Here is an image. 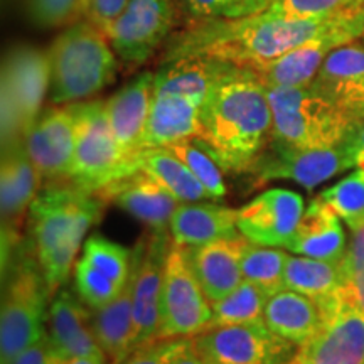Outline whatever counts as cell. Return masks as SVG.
I'll return each mask as SVG.
<instances>
[{
    "instance_id": "cell-16",
    "label": "cell",
    "mask_w": 364,
    "mask_h": 364,
    "mask_svg": "<svg viewBox=\"0 0 364 364\" xmlns=\"http://www.w3.org/2000/svg\"><path fill=\"white\" fill-rule=\"evenodd\" d=\"M43 176L27 154L24 142L2 150L0 167V206H2V258L4 262L21 245V221L38 198Z\"/></svg>"
},
{
    "instance_id": "cell-42",
    "label": "cell",
    "mask_w": 364,
    "mask_h": 364,
    "mask_svg": "<svg viewBox=\"0 0 364 364\" xmlns=\"http://www.w3.org/2000/svg\"><path fill=\"white\" fill-rule=\"evenodd\" d=\"M58 359L54 356L51 344H49L48 332L41 338L38 343L29 346L21 354L11 359L7 364H56Z\"/></svg>"
},
{
    "instance_id": "cell-17",
    "label": "cell",
    "mask_w": 364,
    "mask_h": 364,
    "mask_svg": "<svg viewBox=\"0 0 364 364\" xmlns=\"http://www.w3.org/2000/svg\"><path fill=\"white\" fill-rule=\"evenodd\" d=\"M304 211L306 204L299 193L268 189L238 209V231L263 247L289 248Z\"/></svg>"
},
{
    "instance_id": "cell-10",
    "label": "cell",
    "mask_w": 364,
    "mask_h": 364,
    "mask_svg": "<svg viewBox=\"0 0 364 364\" xmlns=\"http://www.w3.org/2000/svg\"><path fill=\"white\" fill-rule=\"evenodd\" d=\"M193 346L206 364H287L299 346L277 336L265 321L209 327Z\"/></svg>"
},
{
    "instance_id": "cell-9",
    "label": "cell",
    "mask_w": 364,
    "mask_h": 364,
    "mask_svg": "<svg viewBox=\"0 0 364 364\" xmlns=\"http://www.w3.org/2000/svg\"><path fill=\"white\" fill-rule=\"evenodd\" d=\"M351 167H354L351 136L324 149H300L272 139L250 167L248 174L257 186L285 179L312 191Z\"/></svg>"
},
{
    "instance_id": "cell-46",
    "label": "cell",
    "mask_w": 364,
    "mask_h": 364,
    "mask_svg": "<svg viewBox=\"0 0 364 364\" xmlns=\"http://www.w3.org/2000/svg\"><path fill=\"white\" fill-rule=\"evenodd\" d=\"M56 364H112V363L107 354L100 353V354H93V356L73 358V359H66V361H58Z\"/></svg>"
},
{
    "instance_id": "cell-20",
    "label": "cell",
    "mask_w": 364,
    "mask_h": 364,
    "mask_svg": "<svg viewBox=\"0 0 364 364\" xmlns=\"http://www.w3.org/2000/svg\"><path fill=\"white\" fill-rule=\"evenodd\" d=\"M154 95V73L136 75L107 100L108 120L130 174L136 171V157L144 150L150 105Z\"/></svg>"
},
{
    "instance_id": "cell-38",
    "label": "cell",
    "mask_w": 364,
    "mask_h": 364,
    "mask_svg": "<svg viewBox=\"0 0 364 364\" xmlns=\"http://www.w3.org/2000/svg\"><path fill=\"white\" fill-rule=\"evenodd\" d=\"M364 6V0H273L268 11L289 19L331 17Z\"/></svg>"
},
{
    "instance_id": "cell-14",
    "label": "cell",
    "mask_w": 364,
    "mask_h": 364,
    "mask_svg": "<svg viewBox=\"0 0 364 364\" xmlns=\"http://www.w3.org/2000/svg\"><path fill=\"white\" fill-rule=\"evenodd\" d=\"M364 34V6L354 11L343 24L318 36L309 43L299 46L284 56L253 66L252 70L260 76L267 86H307L324 65L327 56L353 43Z\"/></svg>"
},
{
    "instance_id": "cell-33",
    "label": "cell",
    "mask_w": 364,
    "mask_h": 364,
    "mask_svg": "<svg viewBox=\"0 0 364 364\" xmlns=\"http://www.w3.org/2000/svg\"><path fill=\"white\" fill-rule=\"evenodd\" d=\"M272 295L253 282L245 280L225 299L211 304V327L245 324V322L262 321L267 302Z\"/></svg>"
},
{
    "instance_id": "cell-19",
    "label": "cell",
    "mask_w": 364,
    "mask_h": 364,
    "mask_svg": "<svg viewBox=\"0 0 364 364\" xmlns=\"http://www.w3.org/2000/svg\"><path fill=\"white\" fill-rule=\"evenodd\" d=\"M49 58L33 46H17L7 54L2 68V91L12 98L19 113L24 136L43 112L49 95Z\"/></svg>"
},
{
    "instance_id": "cell-23",
    "label": "cell",
    "mask_w": 364,
    "mask_h": 364,
    "mask_svg": "<svg viewBox=\"0 0 364 364\" xmlns=\"http://www.w3.org/2000/svg\"><path fill=\"white\" fill-rule=\"evenodd\" d=\"M70 290L59 289L48 311L49 344L58 361L103 353L93 332V312Z\"/></svg>"
},
{
    "instance_id": "cell-40",
    "label": "cell",
    "mask_w": 364,
    "mask_h": 364,
    "mask_svg": "<svg viewBox=\"0 0 364 364\" xmlns=\"http://www.w3.org/2000/svg\"><path fill=\"white\" fill-rule=\"evenodd\" d=\"M127 4L129 0H85L83 17L105 33L122 16Z\"/></svg>"
},
{
    "instance_id": "cell-22",
    "label": "cell",
    "mask_w": 364,
    "mask_h": 364,
    "mask_svg": "<svg viewBox=\"0 0 364 364\" xmlns=\"http://www.w3.org/2000/svg\"><path fill=\"white\" fill-rule=\"evenodd\" d=\"M98 194L152 231H169L172 216L181 204L171 191L144 171H135L110 182Z\"/></svg>"
},
{
    "instance_id": "cell-24",
    "label": "cell",
    "mask_w": 364,
    "mask_h": 364,
    "mask_svg": "<svg viewBox=\"0 0 364 364\" xmlns=\"http://www.w3.org/2000/svg\"><path fill=\"white\" fill-rule=\"evenodd\" d=\"M243 243L245 236L240 233L233 238H223L201 247L186 248L196 279L211 304L225 299L243 282Z\"/></svg>"
},
{
    "instance_id": "cell-36",
    "label": "cell",
    "mask_w": 364,
    "mask_h": 364,
    "mask_svg": "<svg viewBox=\"0 0 364 364\" xmlns=\"http://www.w3.org/2000/svg\"><path fill=\"white\" fill-rule=\"evenodd\" d=\"M272 4L273 0H177L191 22L243 19L268 11Z\"/></svg>"
},
{
    "instance_id": "cell-12",
    "label": "cell",
    "mask_w": 364,
    "mask_h": 364,
    "mask_svg": "<svg viewBox=\"0 0 364 364\" xmlns=\"http://www.w3.org/2000/svg\"><path fill=\"white\" fill-rule=\"evenodd\" d=\"M177 21L176 0H129L125 11L105 31L125 66H142L169 38Z\"/></svg>"
},
{
    "instance_id": "cell-25",
    "label": "cell",
    "mask_w": 364,
    "mask_h": 364,
    "mask_svg": "<svg viewBox=\"0 0 364 364\" xmlns=\"http://www.w3.org/2000/svg\"><path fill=\"white\" fill-rule=\"evenodd\" d=\"M203 102L179 93L154 91L147 130L144 135L145 149H162L198 139L201 134Z\"/></svg>"
},
{
    "instance_id": "cell-15",
    "label": "cell",
    "mask_w": 364,
    "mask_h": 364,
    "mask_svg": "<svg viewBox=\"0 0 364 364\" xmlns=\"http://www.w3.org/2000/svg\"><path fill=\"white\" fill-rule=\"evenodd\" d=\"M132 277V252L102 235H91L75 265L78 297L91 311L110 304Z\"/></svg>"
},
{
    "instance_id": "cell-32",
    "label": "cell",
    "mask_w": 364,
    "mask_h": 364,
    "mask_svg": "<svg viewBox=\"0 0 364 364\" xmlns=\"http://www.w3.org/2000/svg\"><path fill=\"white\" fill-rule=\"evenodd\" d=\"M289 253L275 247H263L245 238L241 250L243 279L262 287L267 294L285 289V265Z\"/></svg>"
},
{
    "instance_id": "cell-31",
    "label": "cell",
    "mask_w": 364,
    "mask_h": 364,
    "mask_svg": "<svg viewBox=\"0 0 364 364\" xmlns=\"http://www.w3.org/2000/svg\"><path fill=\"white\" fill-rule=\"evenodd\" d=\"M344 272L341 263L317 260V258L289 255L285 265V289L326 302L341 294Z\"/></svg>"
},
{
    "instance_id": "cell-3",
    "label": "cell",
    "mask_w": 364,
    "mask_h": 364,
    "mask_svg": "<svg viewBox=\"0 0 364 364\" xmlns=\"http://www.w3.org/2000/svg\"><path fill=\"white\" fill-rule=\"evenodd\" d=\"M105 203L98 193L58 181L48 182L31 204V243L51 295L70 279L76 255L90 228L102 218Z\"/></svg>"
},
{
    "instance_id": "cell-43",
    "label": "cell",
    "mask_w": 364,
    "mask_h": 364,
    "mask_svg": "<svg viewBox=\"0 0 364 364\" xmlns=\"http://www.w3.org/2000/svg\"><path fill=\"white\" fill-rule=\"evenodd\" d=\"M343 295L348 302H351L358 311L364 314V272L346 277L343 285Z\"/></svg>"
},
{
    "instance_id": "cell-8",
    "label": "cell",
    "mask_w": 364,
    "mask_h": 364,
    "mask_svg": "<svg viewBox=\"0 0 364 364\" xmlns=\"http://www.w3.org/2000/svg\"><path fill=\"white\" fill-rule=\"evenodd\" d=\"M213 307L189 263L188 250L172 243L166 258L157 339L194 338L211 327Z\"/></svg>"
},
{
    "instance_id": "cell-21",
    "label": "cell",
    "mask_w": 364,
    "mask_h": 364,
    "mask_svg": "<svg viewBox=\"0 0 364 364\" xmlns=\"http://www.w3.org/2000/svg\"><path fill=\"white\" fill-rule=\"evenodd\" d=\"M311 86L351 120L364 122V48L349 43L334 49Z\"/></svg>"
},
{
    "instance_id": "cell-47",
    "label": "cell",
    "mask_w": 364,
    "mask_h": 364,
    "mask_svg": "<svg viewBox=\"0 0 364 364\" xmlns=\"http://www.w3.org/2000/svg\"><path fill=\"white\" fill-rule=\"evenodd\" d=\"M363 38H364V34H363Z\"/></svg>"
},
{
    "instance_id": "cell-34",
    "label": "cell",
    "mask_w": 364,
    "mask_h": 364,
    "mask_svg": "<svg viewBox=\"0 0 364 364\" xmlns=\"http://www.w3.org/2000/svg\"><path fill=\"white\" fill-rule=\"evenodd\" d=\"M321 199L351 231L364 226V169L346 176L321 193Z\"/></svg>"
},
{
    "instance_id": "cell-45",
    "label": "cell",
    "mask_w": 364,
    "mask_h": 364,
    "mask_svg": "<svg viewBox=\"0 0 364 364\" xmlns=\"http://www.w3.org/2000/svg\"><path fill=\"white\" fill-rule=\"evenodd\" d=\"M171 364H206V361H204V359L198 354V351H196L193 346V339H191L189 344L177 354L174 361Z\"/></svg>"
},
{
    "instance_id": "cell-27",
    "label": "cell",
    "mask_w": 364,
    "mask_h": 364,
    "mask_svg": "<svg viewBox=\"0 0 364 364\" xmlns=\"http://www.w3.org/2000/svg\"><path fill=\"white\" fill-rule=\"evenodd\" d=\"M238 209L215 203H181L171 220L172 243L181 247H201L223 238L240 235Z\"/></svg>"
},
{
    "instance_id": "cell-13",
    "label": "cell",
    "mask_w": 364,
    "mask_h": 364,
    "mask_svg": "<svg viewBox=\"0 0 364 364\" xmlns=\"http://www.w3.org/2000/svg\"><path fill=\"white\" fill-rule=\"evenodd\" d=\"M321 304V329L299 346L287 364H364V314L344 299L343 290Z\"/></svg>"
},
{
    "instance_id": "cell-44",
    "label": "cell",
    "mask_w": 364,
    "mask_h": 364,
    "mask_svg": "<svg viewBox=\"0 0 364 364\" xmlns=\"http://www.w3.org/2000/svg\"><path fill=\"white\" fill-rule=\"evenodd\" d=\"M351 152L354 167L364 169V122L356 127V130L351 135Z\"/></svg>"
},
{
    "instance_id": "cell-37",
    "label": "cell",
    "mask_w": 364,
    "mask_h": 364,
    "mask_svg": "<svg viewBox=\"0 0 364 364\" xmlns=\"http://www.w3.org/2000/svg\"><path fill=\"white\" fill-rule=\"evenodd\" d=\"M85 12V0H26V14L39 29L75 24Z\"/></svg>"
},
{
    "instance_id": "cell-26",
    "label": "cell",
    "mask_w": 364,
    "mask_h": 364,
    "mask_svg": "<svg viewBox=\"0 0 364 364\" xmlns=\"http://www.w3.org/2000/svg\"><path fill=\"white\" fill-rule=\"evenodd\" d=\"M348 240H346L341 218L336 215L321 196L306 206L289 248L295 255L317 258L326 262H343Z\"/></svg>"
},
{
    "instance_id": "cell-2",
    "label": "cell",
    "mask_w": 364,
    "mask_h": 364,
    "mask_svg": "<svg viewBox=\"0 0 364 364\" xmlns=\"http://www.w3.org/2000/svg\"><path fill=\"white\" fill-rule=\"evenodd\" d=\"M273 113L267 85L252 68L233 65L209 91L201 134L223 171L248 172L272 140Z\"/></svg>"
},
{
    "instance_id": "cell-7",
    "label": "cell",
    "mask_w": 364,
    "mask_h": 364,
    "mask_svg": "<svg viewBox=\"0 0 364 364\" xmlns=\"http://www.w3.org/2000/svg\"><path fill=\"white\" fill-rule=\"evenodd\" d=\"M76 122L75 161L70 181L88 193H100L110 182L129 176L130 171L113 135L107 102L70 105Z\"/></svg>"
},
{
    "instance_id": "cell-5",
    "label": "cell",
    "mask_w": 364,
    "mask_h": 364,
    "mask_svg": "<svg viewBox=\"0 0 364 364\" xmlns=\"http://www.w3.org/2000/svg\"><path fill=\"white\" fill-rule=\"evenodd\" d=\"M7 260L9 275L0 312L2 364H7L46 334L48 299L51 297L33 243H21Z\"/></svg>"
},
{
    "instance_id": "cell-39",
    "label": "cell",
    "mask_w": 364,
    "mask_h": 364,
    "mask_svg": "<svg viewBox=\"0 0 364 364\" xmlns=\"http://www.w3.org/2000/svg\"><path fill=\"white\" fill-rule=\"evenodd\" d=\"M193 338L156 339L132 351L120 364H171Z\"/></svg>"
},
{
    "instance_id": "cell-28",
    "label": "cell",
    "mask_w": 364,
    "mask_h": 364,
    "mask_svg": "<svg viewBox=\"0 0 364 364\" xmlns=\"http://www.w3.org/2000/svg\"><path fill=\"white\" fill-rule=\"evenodd\" d=\"M263 321L277 336L302 346L321 329L324 311L312 297L284 289L268 299Z\"/></svg>"
},
{
    "instance_id": "cell-29",
    "label": "cell",
    "mask_w": 364,
    "mask_h": 364,
    "mask_svg": "<svg viewBox=\"0 0 364 364\" xmlns=\"http://www.w3.org/2000/svg\"><path fill=\"white\" fill-rule=\"evenodd\" d=\"M93 332L100 348L112 364H120L130 354L134 338V295L132 277L127 287L107 306L93 311Z\"/></svg>"
},
{
    "instance_id": "cell-6",
    "label": "cell",
    "mask_w": 364,
    "mask_h": 364,
    "mask_svg": "<svg viewBox=\"0 0 364 364\" xmlns=\"http://www.w3.org/2000/svg\"><path fill=\"white\" fill-rule=\"evenodd\" d=\"M273 113L272 139L300 149L344 142L359 125L307 86H267Z\"/></svg>"
},
{
    "instance_id": "cell-18",
    "label": "cell",
    "mask_w": 364,
    "mask_h": 364,
    "mask_svg": "<svg viewBox=\"0 0 364 364\" xmlns=\"http://www.w3.org/2000/svg\"><path fill=\"white\" fill-rule=\"evenodd\" d=\"M24 145L43 181H70L76 149V122L70 105L41 113L26 134Z\"/></svg>"
},
{
    "instance_id": "cell-4",
    "label": "cell",
    "mask_w": 364,
    "mask_h": 364,
    "mask_svg": "<svg viewBox=\"0 0 364 364\" xmlns=\"http://www.w3.org/2000/svg\"><path fill=\"white\" fill-rule=\"evenodd\" d=\"M49 58V100L53 105L85 102L113 83L118 61L107 34L90 21L68 26L54 39Z\"/></svg>"
},
{
    "instance_id": "cell-1",
    "label": "cell",
    "mask_w": 364,
    "mask_h": 364,
    "mask_svg": "<svg viewBox=\"0 0 364 364\" xmlns=\"http://www.w3.org/2000/svg\"><path fill=\"white\" fill-rule=\"evenodd\" d=\"M353 12L314 19H289L265 11L243 19L189 22L184 31L166 44L162 63L203 56L253 68L329 33Z\"/></svg>"
},
{
    "instance_id": "cell-41",
    "label": "cell",
    "mask_w": 364,
    "mask_h": 364,
    "mask_svg": "<svg viewBox=\"0 0 364 364\" xmlns=\"http://www.w3.org/2000/svg\"><path fill=\"white\" fill-rule=\"evenodd\" d=\"M351 240L348 241L346 255L341 262L343 267L344 279L351 277L354 273L364 272V226L351 231Z\"/></svg>"
},
{
    "instance_id": "cell-35",
    "label": "cell",
    "mask_w": 364,
    "mask_h": 364,
    "mask_svg": "<svg viewBox=\"0 0 364 364\" xmlns=\"http://www.w3.org/2000/svg\"><path fill=\"white\" fill-rule=\"evenodd\" d=\"M169 149L174 156L181 159L188 166V169L198 177V181L206 188L211 196V199H221L226 196V184L223 179L221 166L213 157L206 145L199 139L181 140L169 145Z\"/></svg>"
},
{
    "instance_id": "cell-30",
    "label": "cell",
    "mask_w": 364,
    "mask_h": 364,
    "mask_svg": "<svg viewBox=\"0 0 364 364\" xmlns=\"http://www.w3.org/2000/svg\"><path fill=\"white\" fill-rule=\"evenodd\" d=\"M136 171L147 172L167 191L176 196L179 203H194L211 199L206 188L198 181L179 157L169 149H145L136 157Z\"/></svg>"
},
{
    "instance_id": "cell-11",
    "label": "cell",
    "mask_w": 364,
    "mask_h": 364,
    "mask_svg": "<svg viewBox=\"0 0 364 364\" xmlns=\"http://www.w3.org/2000/svg\"><path fill=\"white\" fill-rule=\"evenodd\" d=\"M172 245L169 231H152L132 252L134 338L130 353L157 339L161 324V292L166 258Z\"/></svg>"
}]
</instances>
